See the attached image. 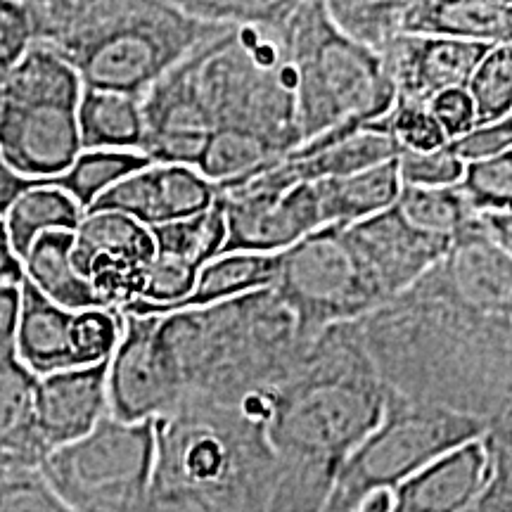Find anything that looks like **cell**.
<instances>
[{"mask_svg": "<svg viewBox=\"0 0 512 512\" xmlns=\"http://www.w3.org/2000/svg\"><path fill=\"white\" fill-rule=\"evenodd\" d=\"M358 325L382 382L403 399L486 425L512 399V259L482 216Z\"/></svg>", "mask_w": 512, "mask_h": 512, "instance_id": "obj_1", "label": "cell"}, {"mask_svg": "<svg viewBox=\"0 0 512 512\" xmlns=\"http://www.w3.org/2000/svg\"><path fill=\"white\" fill-rule=\"evenodd\" d=\"M264 394L266 434L280 465L271 512H323L339 467L380 425L387 406L389 387L361 325H332Z\"/></svg>", "mask_w": 512, "mask_h": 512, "instance_id": "obj_2", "label": "cell"}, {"mask_svg": "<svg viewBox=\"0 0 512 512\" xmlns=\"http://www.w3.org/2000/svg\"><path fill=\"white\" fill-rule=\"evenodd\" d=\"M264 392L238 403L185 396L155 420L150 512H271L280 465Z\"/></svg>", "mask_w": 512, "mask_h": 512, "instance_id": "obj_3", "label": "cell"}, {"mask_svg": "<svg viewBox=\"0 0 512 512\" xmlns=\"http://www.w3.org/2000/svg\"><path fill=\"white\" fill-rule=\"evenodd\" d=\"M24 8L34 43L55 50L83 88L133 98L226 29L152 0H34Z\"/></svg>", "mask_w": 512, "mask_h": 512, "instance_id": "obj_4", "label": "cell"}, {"mask_svg": "<svg viewBox=\"0 0 512 512\" xmlns=\"http://www.w3.org/2000/svg\"><path fill=\"white\" fill-rule=\"evenodd\" d=\"M157 318V342L183 399L238 403L264 392L311 344L273 287Z\"/></svg>", "mask_w": 512, "mask_h": 512, "instance_id": "obj_5", "label": "cell"}, {"mask_svg": "<svg viewBox=\"0 0 512 512\" xmlns=\"http://www.w3.org/2000/svg\"><path fill=\"white\" fill-rule=\"evenodd\" d=\"M287 27H226L197 50L211 128L266 140L285 157L302 145Z\"/></svg>", "mask_w": 512, "mask_h": 512, "instance_id": "obj_6", "label": "cell"}, {"mask_svg": "<svg viewBox=\"0 0 512 512\" xmlns=\"http://www.w3.org/2000/svg\"><path fill=\"white\" fill-rule=\"evenodd\" d=\"M302 145L339 126H368L392 112L396 88L380 57L339 34L325 3H297L290 27Z\"/></svg>", "mask_w": 512, "mask_h": 512, "instance_id": "obj_7", "label": "cell"}, {"mask_svg": "<svg viewBox=\"0 0 512 512\" xmlns=\"http://www.w3.org/2000/svg\"><path fill=\"white\" fill-rule=\"evenodd\" d=\"M81 81L55 50L31 43L0 88V157L34 183L53 181L81 155Z\"/></svg>", "mask_w": 512, "mask_h": 512, "instance_id": "obj_8", "label": "cell"}, {"mask_svg": "<svg viewBox=\"0 0 512 512\" xmlns=\"http://www.w3.org/2000/svg\"><path fill=\"white\" fill-rule=\"evenodd\" d=\"M484 432V420L408 401L389 389L380 425L339 467L323 512H354L366 496L396 491L432 460Z\"/></svg>", "mask_w": 512, "mask_h": 512, "instance_id": "obj_9", "label": "cell"}, {"mask_svg": "<svg viewBox=\"0 0 512 512\" xmlns=\"http://www.w3.org/2000/svg\"><path fill=\"white\" fill-rule=\"evenodd\" d=\"M155 422L107 415L86 437L50 451L38 475L74 512H150Z\"/></svg>", "mask_w": 512, "mask_h": 512, "instance_id": "obj_10", "label": "cell"}, {"mask_svg": "<svg viewBox=\"0 0 512 512\" xmlns=\"http://www.w3.org/2000/svg\"><path fill=\"white\" fill-rule=\"evenodd\" d=\"M273 290L290 306L306 342L332 325L358 323L384 306L342 226L320 228L278 254Z\"/></svg>", "mask_w": 512, "mask_h": 512, "instance_id": "obj_11", "label": "cell"}, {"mask_svg": "<svg viewBox=\"0 0 512 512\" xmlns=\"http://www.w3.org/2000/svg\"><path fill=\"white\" fill-rule=\"evenodd\" d=\"M155 256L150 228L124 214L95 211L74 230L72 261L105 309L121 311L138 302Z\"/></svg>", "mask_w": 512, "mask_h": 512, "instance_id": "obj_12", "label": "cell"}, {"mask_svg": "<svg viewBox=\"0 0 512 512\" xmlns=\"http://www.w3.org/2000/svg\"><path fill=\"white\" fill-rule=\"evenodd\" d=\"M121 337L107 370L110 415L121 422H155L181 403L183 392L157 342V316L121 313Z\"/></svg>", "mask_w": 512, "mask_h": 512, "instance_id": "obj_13", "label": "cell"}, {"mask_svg": "<svg viewBox=\"0 0 512 512\" xmlns=\"http://www.w3.org/2000/svg\"><path fill=\"white\" fill-rule=\"evenodd\" d=\"M197 50L169 74H164L140 98V110H143L140 155L152 164L197 169L214 131L197 83Z\"/></svg>", "mask_w": 512, "mask_h": 512, "instance_id": "obj_14", "label": "cell"}, {"mask_svg": "<svg viewBox=\"0 0 512 512\" xmlns=\"http://www.w3.org/2000/svg\"><path fill=\"white\" fill-rule=\"evenodd\" d=\"M226 211L228 240L221 254H283L323 228L316 185H294L285 192L247 188L219 190Z\"/></svg>", "mask_w": 512, "mask_h": 512, "instance_id": "obj_15", "label": "cell"}, {"mask_svg": "<svg viewBox=\"0 0 512 512\" xmlns=\"http://www.w3.org/2000/svg\"><path fill=\"white\" fill-rule=\"evenodd\" d=\"M351 249L363 261L384 304L418 283L444 259L453 240L422 233L392 207L382 214L344 228Z\"/></svg>", "mask_w": 512, "mask_h": 512, "instance_id": "obj_16", "label": "cell"}, {"mask_svg": "<svg viewBox=\"0 0 512 512\" xmlns=\"http://www.w3.org/2000/svg\"><path fill=\"white\" fill-rule=\"evenodd\" d=\"M219 200V188L192 166L150 164L98 197L86 214L114 211L157 228L202 214Z\"/></svg>", "mask_w": 512, "mask_h": 512, "instance_id": "obj_17", "label": "cell"}, {"mask_svg": "<svg viewBox=\"0 0 512 512\" xmlns=\"http://www.w3.org/2000/svg\"><path fill=\"white\" fill-rule=\"evenodd\" d=\"M489 48L456 38L401 36L382 64L396 88V100L427 105L439 93L465 88Z\"/></svg>", "mask_w": 512, "mask_h": 512, "instance_id": "obj_18", "label": "cell"}, {"mask_svg": "<svg viewBox=\"0 0 512 512\" xmlns=\"http://www.w3.org/2000/svg\"><path fill=\"white\" fill-rule=\"evenodd\" d=\"M107 370L110 361L38 377L36 422L48 453L83 439L110 415Z\"/></svg>", "mask_w": 512, "mask_h": 512, "instance_id": "obj_19", "label": "cell"}, {"mask_svg": "<svg viewBox=\"0 0 512 512\" xmlns=\"http://www.w3.org/2000/svg\"><path fill=\"white\" fill-rule=\"evenodd\" d=\"M489 477L482 439L444 453L394 491V512H467Z\"/></svg>", "mask_w": 512, "mask_h": 512, "instance_id": "obj_20", "label": "cell"}, {"mask_svg": "<svg viewBox=\"0 0 512 512\" xmlns=\"http://www.w3.org/2000/svg\"><path fill=\"white\" fill-rule=\"evenodd\" d=\"M72 323L74 311L53 304L29 280H24L19 287L15 354L36 380L62 370L83 368L74 349Z\"/></svg>", "mask_w": 512, "mask_h": 512, "instance_id": "obj_21", "label": "cell"}, {"mask_svg": "<svg viewBox=\"0 0 512 512\" xmlns=\"http://www.w3.org/2000/svg\"><path fill=\"white\" fill-rule=\"evenodd\" d=\"M36 382L17 356L0 361V479L38 472L48 456L36 422Z\"/></svg>", "mask_w": 512, "mask_h": 512, "instance_id": "obj_22", "label": "cell"}, {"mask_svg": "<svg viewBox=\"0 0 512 512\" xmlns=\"http://www.w3.org/2000/svg\"><path fill=\"white\" fill-rule=\"evenodd\" d=\"M406 36H439L482 46H512V3L415 0L403 12Z\"/></svg>", "mask_w": 512, "mask_h": 512, "instance_id": "obj_23", "label": "cell"}, {"mask_svg": "<svg viewBox=\"0 0 512 512\" xmlns=\"http://www.w3.org/2000/svg\"><path fill=\"white\" fill-rule=\"evenodd\" d=\"M313 185H316L323 228H347L373 219L382 211L392 209L401 192L396 159L377 164L373 169L361 171V174L330 178V181H318Z\"/></svg>", "mask_w": 512, "mask_h": 512, "instance_id": "obj_24", "label": "cell"}, {"mask_svg": "<svg viewBox=\"0 0 512 512\" xmlns=\"http://www.w3.org/2000/svg\"><path fill=\"white\" fill-rule=\"evenodd\" d=\"M74 233H43L22 259L24 280L67 311L105 309L72 261Z\"/></svg>", "mask_w": 512, "mask_h": 512, "instance_id": "obj_25", "label": "cell"}, {"mask_svg": "<svg viewBox=\"0 0 512 512\" xmlns=\"http://www.w3.org/2000/svg\"><path fill=\"white\" fill-rule=\"evenodd\" d=\"M275 275H278V254H221L197 273L195 287L183 302L157 313V316L207 309V306L238 299L242 294L268 290L275 283Z\"/></svg>", "mask_w": 512, "mask_h": 512, "instance_id": "obj_26", "label": "cell"}, {"mask_svg": "<svg viewBox=\"0 0 512 512\" xmlns=\"http://www.w3.org/2000/svg\"><path fill=\"white\" fill-rule=\"evenodd\" d=\"M76 121L81 150L140 152L143 145V110L133 95L83 88Z\"/></svg>", "mask_w": 512, "mask_h": 512, "instance_id": "obj_27", "label": "cell"}, {"mask_svg": "<svg viewBox=\"0 0 512 512\" xmlns=\"http://www.w3.org/2000/svg\"><path fill=\"white\" fill-rule=\"evenodd\" d=\"M83 219V211L67 192L46 183H34L12 202L3 226L8 230L12 249L24 259L29 247L43 233H74Z\"/></svg>", "mask_w": 512, "mask_h": 512, "instance_id": "obj_28", "label": "cell"}, {"mask_svg": "<svg viewBox=\"0 0 512 512\" xmlns=\"http://www.w3.org/2000/svg\"><path fill=\"white\" fill-rule=\"evenodd\" d=\"M150 164V159L140 155V152L81 150V155L74 159V164L64 174L43 183L67 192L86 216V211L93 207L98 197Z\"/></svg>", "mask_w": 512, "mask_h": 512, "instance_id": "obj_29", "label": "cell"}, {"mask_svg": "<svg viewBox=\"0 0 512 512\" xmlns=\"http://www.w3.org/2000/svg\"><path fill=\"white\" fill-rule=\"evenodd\" d=\"M408 3H384V0H330L325 3L332 24L349 41L370 50L377 57L387 55V50L403 34V12Z\"/></svg>", "mask_w": 512, "mask_h": 512, "instance_id": "obj_30", "label": "cell"}, {"mask_svg": "<svg viewBox=\"0 0 512 512\" xmlns=\"http://www.w3.org/2000/svg\"><path fill=\"white\" fill-rule=\"evenodd\" d=\"M150 233L152 240H155L157 254L174 256V259H181L202 271L209 261L221 256L228 240L226 211H223L221 195L214 202V207L202 211V214L150 228Z\"/></svg>", "mask_w": 512, "mask_h": 512, "instance_id": "obj_31", "label": "cell"}, {"mask_svg": "<svg viewBox=\"0 0 512 512\" xmlns=\"http://www.w3.org/2000/svg\"><path fill=\"white\" fill-rule=\"evenodd\" d=\"M401 216L422 233L437 238L456 240L460 230H465L479 216L467 204L460 185L451 188H408L401 185L399 200L394 204Z\"/></svg>", "mask_w": 512, "mask_h": 512, "instance_id": "obj_32", "label": "cell"}, {"mask_svg": "<svg viewBox=\"0 0 512 512\" xmlns=\"http://www.w3.org/2000/svg\"><path fill=\"white\" fill-rule=\"evenodd\" d=\"M477 128L494 126L512 112V46H491L465 86Z\"/></svg>", "mask_w": 512, "mask_h": 512, "instance_id": "obj_33", "label": "cell"}, {"mask_svg": "<svg viewBox=\"0 0 512 512\" xmlns=\"http://www.w3.org/2000/svg\"><path fill=\"white\" fill-rule=\"evenodd\" d=\"M458 185L477 216L512 214V147L501 155L467 162Z\"/></svg>", "mask_w": 512, "mask_h": 512, "instance_id": "obj_34", "label": "cell"}, {"mask_svg": "<svg viewBox=\"0 0 512 512\" xmlns=\"http://www.w3.org/2000/svg\"><path fill=\"white\" fill-rule=\"evenodd\" d=\"M178 8L190 17L219 27H273L290 22L297 3H271V0H185Z\"/></svg>", "mask_w": 512, "mask_h": 512, "instance_id": "obj_35", "label": "cell"}, {"mask_svg": "<svg viewBox=\"0 0 512 512\" xmlns=\"http://www.w3.org/2000/svg\"><path fill=\"white\" fill-rule=\"evenodd\" d=\"M380 126L392 136L399 152L422 155V152H434L451 145L434 121L430 107L420 105V102L396 100L392 112L380 121Z\"/></svg>", "mask_w": 512, "mask_h": 512, "instance_id": "obj_36", "label": "cell"}, {"mask_svg": "<svg viewBox=\"0 0 512 512\" xmlns=\"http://www.w3.org/2000/svg\"><path fill=\"white\" fill-rule=\"evenodd\" d=\"M124 316L114 309H86L74 313L72 335L81 366L110 361L121 337Z\"/></svg>", "mask_w": 512, "mask_h": 512, "instance_id": "obj_37", "label": "cell"}, {"mask_svg": "<svg viewBox=\"0 0 512 512\" xmlns=\"http://www.w3.org/2000/svg\"><path fill=\"white\" fill-rule=\"evenodd\" d=\"M396 166H399L401 185L408 188H451L463 181L465 174V162L451 150V145L422 155L399 152Z\"/></svg>", "mask_w": 512, "mask_h": 512, "instance_id": "obj_38", "label": "cell"}, {"mask_svg": "<svg viewBox=\"0 0 512 512\" xmlns=\"http://www.w3.org/2000/svg\"><path fill=\"white\" fill-rule=\"evenodd\" d=\"M0 512H74L64 505L38 472L0 479Z\"/></svg>", "mask_w": 512, "mask_h": 512, "instance_id": "obj_39", "label": "cell"}, {"mask_svg": "<svg viewBox=\"0 0 512 512\" xmlns=\"http://www.w3.org/2000/svg\"><path fill=\"white\" fill-rule=\"evenodd\" d=\"M434 121H437L448 143L470 136L477 128L475 105H472L470 95L465 88H451V91L439 93L437 98L427 102Z\"/></svg>", "mask_w": 512, "mask_h": 512, "instance_id": "obj_40", "label": "cell"}, {"mask_svg": "<svg viewBox=\"0 0 512 512\" xmlns=\"http://www.w3.org/2000/svg\"><path fill=\"white\" fill-rule=\"evenodd\" d=\"M512 147V112L494 126L475 128L470 136L451 143V150L463 159V162H479V159L501 155Z\"/></svg>", "mask_w": 512, "mask_h": 512, "instance_id": "obj_41", "label": "cell"}, {"mask_svg": "<svg viewBox=\"0 0 512 512\" xmlns=\"http://www.w3.org/2000/svg\"><path fill=\"white\" fill-rule=\"evenodd\" d=\"M489 470L512 477V399L489 420L484 432Z\"/></svg>", "mask_w": 512, "mask_h": 512, "instance_id": "obj_42", "label": "cell"}, {"mask_svg": "<svg viewBox=\"0 0 512 512\" xmlns=\"http://www.w3.org/2000/svg\"><path fill=\"white\" fill-rule=\"evenodd\" d=\"M19 287L22 285H0V361L17 356L15 342L19 320Z\"/></svg>", "mask_w": 512, "mask_h": 512, "instance_id": "obj_43", "label": "cell"}, {"mask_svg": "<svg viewBox=\"0 0 512 512\" xmlns=\"http://www.w3.org/2000/svg\"><path fill=\"white\" fill-rule=\"evenodd\" d=\"M31 185H34V181L19 176L10 164L0 157V221L8 214L12 202H15L24 190H29Z\"/></svg>", "mask_w": 512, "mask_h": 512, "instance_id": "obj_44", "label": "cell"}, {"mask_svg": "<svg viewBox=\"0 0 512 512\" xmlns=\"http://www.w3.org/2000/svg\"><path fill=\"white\" fill-rule=\"evenodd\" d=\"M24 283V268L22 259L12 249L3 221H0V285H22Z\"/></svg>", "mask_w": 512, "mask_h": 512, "instance_id": "obj_45", "label": "cell"}, {"mask_svg": "<svg viewBox=\"0 0 512 512\" xmlns=\"http://www.w3.org/2000/svg\"><path fill=\"white\" fill-rule=\"evenodd\" d=\"M484 228L498 247L512 259V214L508 216H482Z\"/></svg>", "mask_w": 512, "mask_h": 512, "instance_id": "obj_46", "label": "cell"}, {"mask_svg": "<svg viewBox=\"0 0 512 512\" xmlns=\"http://www.w3.org/2000/svg\"><path fill=\"white\" fill-rule=\"evenodd\" d=\"M354 512H394V491H375L363 498Z\"/></svg>", "mask_w": 512, "mask_h": 512, "instance_id": "obj_47", "label": "cell"}, {"mask_svg": "<svg viewBox=\"0 0 512 512\" xmlns=\"http://www.w3.org/2000/svg\"><path fill=\"white\" fill-rule=\"evenodd\" d=\"M5 79H8V74H5V72H0V88H3V83H5Z\"/></svg>", "mask_w": 512, "mask_h": 512, "instance_id": "obj_48", "label": "cell"}]
</instances>
